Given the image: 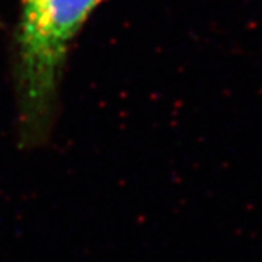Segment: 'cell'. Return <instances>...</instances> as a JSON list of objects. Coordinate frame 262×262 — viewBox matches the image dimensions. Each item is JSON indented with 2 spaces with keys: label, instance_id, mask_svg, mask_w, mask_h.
Wrapping results in <instances>:
<instances>
[{
  "label": "cell",
  "instance_id": "1",
  "mask_svg": "<svg viewBox=\"0 0 262 262\" xmlns=\"http://www.w3.org/2000/svg\"><path fill=\"white\" fill-rule=\"evenodd\" d=\"M102 0H19L13 34L16 143L24 151L46 146L60 108L70 46Z\"/></svg>",
  "mask_w": 262,
  "mask_h": 262
}]
</instances>
